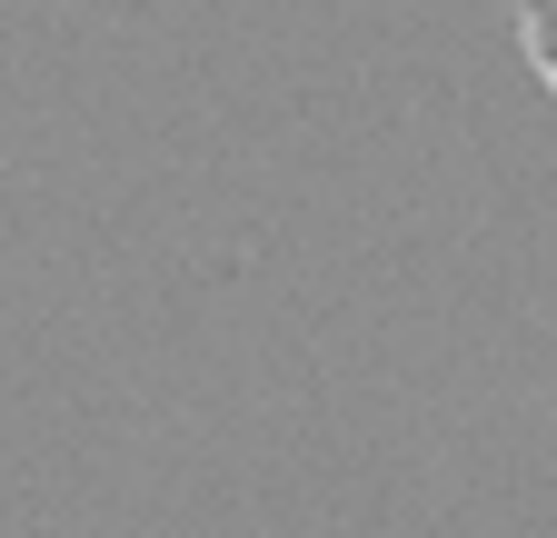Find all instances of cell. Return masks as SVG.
I'll return each mask as SVG.
<instances>
[{"label":"cell","mask_w":557,"mask_h":538,"mask_svg":"<svg viewBox=\"0 0 557 538\" xmlns=\"http://www.w3.org/2000/svg\"><path fill=\"white\" fill-rule=\"evenodd\" d=\"M518 50H528V71L547 81V100H557V0H518Z\"/></svg>","instance_id":"1"}]
</instances>
